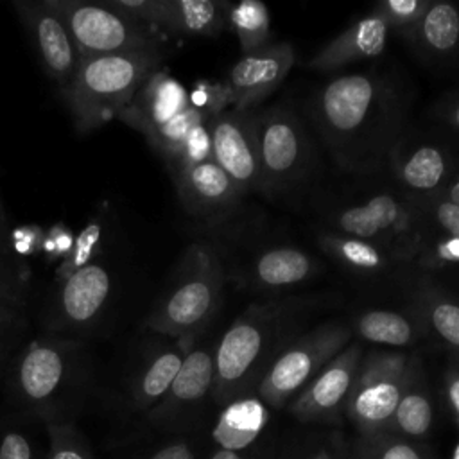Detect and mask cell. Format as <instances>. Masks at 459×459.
<instances>
[{"label": "cell", "instance_id": "9", "mask_svg": "<svg viewBox=\"0 0 459 459\" xmlns=\"http://www.w3.org/2000/svg\"><path fill=\"white\" fill-rule=\"evenodd\" d=\"M310 142L301 120L283 106L258 111L260 192L267 195L292 188L310 163Z\"/></svg>", "mask_w": 459, "mask_h": 459}, {"label": "cell", "instance_id": "24", "mask_svg": "<svg viewBox=\"0 0 459 459\" xmlns=\"http://www.w3.org/2000/svg\"><path fill=\"white\" fill-rule=\"evenodd\" d=\"M409 38L432 59H446L459 52V7L452 2H430Z\"/></svg>", "mask_w": 459, "mask_h": 459}, {"label": "cell", "instance_id": "23", "mask_svg": "<svg viewBox=\"0 0 459 459\" xmlns=\"http://www.w3.org/2000/svg\"><path fill=\"white\" fill-rule=\"evenodd\" d=\"M224 30L226 0H165L163 34L213 38Z\"/></svg>", "mask_w": 459, "mask_h": 459}, {"label": "cell", "instance_id": "5", "mask_svg": "<svg viewBox=\"0 0 459 459\" xmlns=\"http://www.w3.org/2000/svg\"><path fill=\"white\" fill-rule=\"evenodd\" d=\"M86 373L84 341L43 335L20 350L9 369L14 400L43 421L65 418L68 394Z\"/></svg>", "mask_w": 459, "mask_h": 459}, {"label": "cell", "instance_id": "41", "mask_svg": "<svg viewBox=\"0 0 459 459\" xmlns=\"http://www.w3.org/2000/svg\"><path fill=\"white\" fill-rule=\"evenodd\" d=\"M0 459H39L30 437L16 429H7L0 436Z\"/></svg>", "mask_w": 459, "mask_h": 459}, {"label": "cell", "instance_id": "21", "mask_svg": "<svg viewBox=\"0 0 459 459\" xmlns=\"http://www.w3.org/2000/svg\"><path fill=\"white\" fill-rule=\"evenodd\" d=\"M317 262L294 246L264 249L249 265V280L260 289H287L314 276Z\"/></svg>", "mask_w": 459, "mask_h": 459}, {"label": "cell", "instance_id": "25", "mask_svg": "<svg viewBox=\"0 0 459 459\" xmlns=\"http://www.w3.org/2000/svg\"><path fill=\"white\" fill-rule=\"evenodd\" d=\"M414 314L423 330H430L445 346L459 355V299L421 280L414 292Z\"/></svg>", "mask_w": 459, "mask_h": 459}, {"label": "cell", "instance_id": "49", "mask_svg": "<svg viewBox=\"0 0 459 459\" xmlns=\"http://www.w3.org/2000/svg\"><path fill=\"white\" fill-rule=\"evenodd\" d=\"M312 459H332L330 455H328V452H325V450H319Z\"/></svg>", "mask_w": 459, "mask_h": 459}, {"label": "cell", "instance_id": "40", "mask_svg": "<svg viewBox=\"0 0 459 459\" xmlns=\"http://www.w3.org/2000/svg\"><path fill=\"white\" fill-rule=\"evenodd\" d=\"M364 441L369 459H430L429 454H425L407 439L385 432L366 436Z\"/></svg>", "mask_w": 459, "mask_h": 459}, {"label": "cell", "instance_id": "10", "mask_svg": "<svg viewBox=\"0 0 459 459\" xmlns=\"http://www.w3.org/2000/svg\"><path fill=\"white\" fill-rule=\"evenodd\" d=\"M113 289V273L102 260L72 273L57 285L47 335L84 341L104 316Z\"/></svg>", "mask_w": 459, "mask_h": 459}, {"label": "cell", "instance_id": "11", "mask_svg": "<svg viewBox=\"0 0 459 459\" xmlns=\"http://www.w3.org/2000/svg\"><path fill=\"white\" fill-rule=\"evenodd\" d=\"M258 111L228 108L208 122L212 158L244 195L260 188Z\"/></svg>", "mask_w": 459, "mask_h": 459}, {"label": "cell", "instance_id": "7", "mask_svg": "<svg viewBox=\"0 0 459 459\" xmlns=\"http://www.w3.org/2000/svg\"><path fill=\"white\" fill-rule=\"evenodd\" d=\"M420 364V357L400 351H369L362 357L344 405L362 437L385 429Z\"/></svg>", "mask_w": 459, "mask_h": 459}, {"label": "cell", "instance_id": "30", "mask_svg": "<svg viewBox=\"0 0 459 459\" xmlns=\"http://www.w3.org/2000/svg\"><path fill=\"white\" fill-rule=\"evenodd\" d=\"M106 235H108L106 217L104 215L93 217L74 238V246H72V251L68 253V256L65 260H61V264L57 265L56 281L59 283L65 278H68L72 273H75L77 269H81L95 260H100V255L104 251Z\"/></svg>", "mask_w": 459, "mask_h": 459}, {"label": "cell", "instance_id": "3", "mask_svg": "<svg viewBox=\"0 0 459 459\" xmlns=\"http://www.w3.org/2000/svg\"><path fill=\"white\" fill-rule=\"evenodd\" d=\"M224 283L226 271L217 249L206 240L192 242L167 290L149 312L147 330L194 346L221 307Z\"/></svg>", "mask_w": 459, "mask_h": 459}, {"label": "cell", "instance_id": "43", "mask_svg": "<svg viewBox=\"0 0 459 459\" xmlns=\"http://www.w3.org/2000/svg\"><path fill=\"white\" fill-rule=\"evenodd\" d=\"M74 233L65 226H54L47 237H43V253L48 256V260L61 258L65 260L74 246Z\"/></svg>", "mask_w": 459, "mask_h": 459}, {"label": "cell", "instance_id": "14", "mask_svg": "<svg viewBox=\"0 0 459 459\" xmlns=\"http://www.w3.org/2000/svg\"><path fill=\"white\" fill-rule=\"evenodd\" d=\"M385 163L407 197L437 195L455 176L454 158L441 142L409 136L405 131L391 147Z\"/></svg>", "mask_w": 459, "mask_h": 459}, {"label": "cell", "instance_id": "17", "mask_svg": "<svg viewBox=\"0 0 459 459\" xmlns=\"http://www.w3.org/2000/svg\"><path fill=\"white\" fill-rule=\"evenodd\" d=\"M213 355L215 344L212 342H195L190 348L165 396L151 411H147V420L151 423H170L185 411L203 402L208 393H212Z\"/></svg>", "mask_w": 459, "mask_h": 459}, {"label": "cell", "instance_id": "35", "mask_svg": "<svg viewBox=\"0 0 459 459\" xmlns=\"http://www.w3.org/2000/svg\"><path fill=\"white\" fill-rule=\"evenodd\" d=\"M429 5L430 0H382L375 4L373 13L380 16L389 29L409 36Z\"/></svg>", "mask_w": 459, "mask_h": 459}, {"label": "cell", "instance_id": "44", "mask_svg": "<svg viewBox=\"0 0 459 459\" xmlns=\"http://www.w3.org/2000/svg\"><path fill=\"white\" fill-rule=\"evenodd\" d=\"M445 396L455 425L459 427V355H455L445 371Z\"/></svg>", "mask_w": 459, "mask_h": 459}, {"label": "cell", "instance_id": "33", "mask_svg": "<svg viewBox=\"0 0 459 459\" xmlns=\"http://www.w3.org/2000/svg\"><path fill=\"white\" fill-rule=\"evenodd\" d=\"M27 326L22 292L0 287V368L5 366Z\"/></svg>", "mask_w": 459, "mask_h": 459}, {"label": "cell", "instance_id": "31", "mask_svg": "<svg viewBox=\"0 0 459 459\" xmlns=\"http://www.w3.org/2000/svg\"><path fill=\"white\" fill-rule=\"evenodd\" d=\"M203 122H210V120L188 104V108H185L174 118H170L169 122L154 129L151 134H147L145 140L149 142L152 151L163 160V163L169 167L176 158L179 147L190 134V131Z\"/></svg>", "mask_w": 459, "mask_h": 459}, {"label": "cell", "instance_id": "42", "mask_svg": "<svg viewBox=\"0 0 459 459\" xmlns=\"http://www.w3.org/2000/svg\"><path fill=\"white\" fill-rule=\"evenodd\" d=\"M13 255H11V242L7 238V226H5V215L0 204V287L9 289V290H20V283L13 267Z\"/></svg>", "mask_w": 459, "mask_h": 459}, {"label": "cell", "instance_id": "13", "mask_svg": "<svg viewBox=\"0 0 459 459\" xmlns=\"http://www.w3.org/2000/svg\"><path fill=\"white\" fill-rule=\"evenodd\" d=\"M364 348L350 342L289 403L290 414L303 423H326L344 411Z\"/></svg>", "mask_w": 459, "mask_h": 459}, {"label": "cell", "instance_id": "45", "mask_svg": "<svg viewBox=\"0 0 459 459\" xmlns=\"http://www.w3.org/2000/svg\"><path fill=\"white\" fill-rule=\"evenodd\" d=\"M437 117L459 134V91L446 95L437 106Z\"/></svg>", "mask_w": 459, "mask_h": 459}, {"label": "cell", "instance_id": "12", "mask_svg": "<svg viewBox=\"0 0 459 459\" xmlns=\"http://www.w3.org/2000/svg\"><path fill=\"white\" fill-rule=\"evenodd\" d=\"M14 9L45 74L65 90L81 61L65 20L48 0H16Z\"/></svg>", "mask_w": 459, "mask_h": 459}, {"label": "cell", "instance_id": "46", "mask_svg": "<svg viewBox=\"0 0 459 459\" xmlns=\"http://www.w3.org/2000/svg\"><path fill=\"white\" fill-rule=\"evenodd\" d=\"M147 459H195V455L185 441H170L156 448Z\"/></svg>", "mask_w": 459, "mask_h": 459}, {"label": "cell", "instance_id": "19", "mask_svg": "<svg viewBox=\"0 0 459 459\" xmlns=\"http://www.w3.org/2000/svg\"><path fill=\"white\" fill-rule=\"evenodd\" d=\"M389 30L380 16L369 13L328 41L307 66L314 72H333L350 63L377 57L387 45Z\"/></svg>", "mask_w": 459, "mask_h": 459}, {"label": "cell", "instance_id": "28", "mask_svg": "<svg viewBox=\"0 0 459 459\" xmlns=\"http://www.w3.org/2000/svg\"><path fill=\"white\" fill-rule=\"evenodd\" d=\"M421 373L423 369L420 364L382 432L403 439L425 437L430 432L434 421V409L427 391L421 385Z\"/></svg>", "mask_w": 459, "mask_h": 459}, {"label": "cell", "instance_id": "20", "mask_svg": "<svg viewBox=\"0 0 459 459\" xmlns=\"http://www.w3.org/2000/svg\"><path fill=\"white\" fill-rule=\"evenodd\" d=\"M190 348L192 344L172 339L142 359L129 384V405L134 411L147 412L165 396Z\"/></svg>", "mask_w": 459, "mask_h": 459}, {"label": "cell", "instance_id": "8", "mask_svg": "<svg viewBox=\"0 0 459 459\" xmlns=\"http://www.w3.org/2000/svg\"><path fill=\"white\" fill-rule=\"evenodd\" d=\"M65 20L79 57L160 48L163 34L109 9L102 0H48Z\"/></svg>", "mask_w": 459, "mask_h": 459}, {"label": "cell", "instance_id": "39", "mask_svg": "<svg viewBox=\"0 0 459 459\" xmlns=\"http://www.w3.org/2000/svg\"><path fill=\"white\" fill-rule=\"evenodd\" d=\"M109 9L163 34L165 0H102Z\"/></svg>", "mask_w": 459, "mask_h": 459}, {"label": "cell", "instance_id": "29", "mask_svg": "<svg viewBox=\"0 0 459 459\" xmlns=\"http://www.w3.org/2000/svg\"><path fill=\"white\" fill-rule=\"evenodd\" d=\"M226 20L228 30L235 34L237 41L240 43L242 54L255 52L271 43V14L264 2H226Z\"/></svg>", "mask_w": 459, "mask_h": 459}, {"label": "cell", "instance_id": "50", "mask_svg": "<svg viewBox=\"0 0 459 459\" xmlns=\"http://www.w3.org/2000/svg\"><path fill=\"white\" fill-rule=\"evenodd\" d=\"M450 459H459V441L455 443V446H454V450H452V455H450Z\"/></svg>", "mask_w": 459, "mask_h": 459}, {"label": "cell", "instance_id": "34", "mask_svg": "<svg viewBox=\"0 0 459 459\" xmlns=\"http://www.w3.org/2000/svg\"><path fill=\"white\" fill-rule=\"evenodd\" d=\"M409 199L418 206L430 231L459 237V204L448 201L441 194Z\"/></svg>", "mask_w": 459, "mask_h": 459}, {"label": "cell", "instance_id": "4", "mask_svg": "<svg viewBox=\"0 0 459 459\" xmlns=\"http://www.w3.org/2000/svg\"><path fill=\"white\" fill-rule=\"evenodd\" d=\"M161 59V48L82 57L72 82L61 90L75 129L91 133L118 118Z\"/></svg>", "mask_w": 459, "mask_h": 459}, {"label": "cell", "instance_id": "48", "mask_svg": "<svg viewBox=\"0 0 459 459\" xmlns=\"http://www.w3.org/2000/svg\"><path fill=\"white\" fill-rule=\"evenodd\" d=\"M210 459H242L237 452L233 450H226V448H219L213 452V455Z\"/></svg>", "mask_w": 459, "mask_h": 459}, {"label": "cell", "instance_id": "6", "mask_svg": "<svg viewBox=\"0 0 459 459\" xmlns=\"http://www.w3.org/2000/svg\"><path fill=\"white\" fill-rule=\"evenodd\" d=\"M353 330L341 323H323L294 335L262 375L258 398L274 409L287 405L341 350L351 341Z\"/></svg>", "mask_w": 459, "mask_h": 459}, {"label": "cell", "instance_id": "2", "mask_svg": "<svg viewBox=\"0 0 459 459\" xmlns=\"http://www.w3.org/2000/svg\"><path fill=\"white\" fill-rule=\"evenodd\" d=\"M305 299L251 303L226 328L213 355V387L217 402L238 398L260 382L278 351L296 335Z\"/></svg>", "mask_w": 459, "mask_h": 459}, {"label": "cell", "instance_id": "32", "mask_svg": "<svg viewBox=\"0 0 459 459\" xmlns=\"http://www.w3.org/2000/svg\"><path fill=\"white\" fill-rule=\"evenodd\" d=\"M48 434V459H97L88 439L66 418L45 420Z\"/></svg>", "mask_w": 459, "mask_h": 459}, {"label": "cell", "instance_id": "47", "mask_svg": "<svg viewBox=\"0 0 459 459\" xmlns=\"http://www.w3.org/2000/svg\"><path fill=\"white\" fill-rule=\"evenodd\" d=\"M443 197H446L448 201L459 204V172H455V176L450 179V183L445 186V190L441 192Z\"/></svg>", "mask_w": 459, "mask_h": 459}, {"label": "cell", "instance_id": "16", "mask_svg": "<svg viewBox=\"0 0 459 459\" xmlns=\"http://www.w3.org/2000/svg\"><path fill=\"white\" fill-rule=\"evenodd\" d=\"M181 206L188 215L217 222L237 210L244 194L230 176L213 161L188 167L172 176Z\"/></svg>", "mask_w": 459, "mask_h": 459}, {"label": "cell", "instance_id": "22", "mask_svg": "<svg viewBox=\"0 0 459 459\" xmlns=\"http://www.w3.org/2000/svg\"><path fill=\"white\" fill-rule=\"evenodd\" d=\"M267 420V407L258 396H238L219 412L212 434L219 448L238 452L260 436Z\"/></svg>", "mask_w": 459, "mask_h": 459}, {"label": "cell", "instance_id": "36", "mask_svg": "<svg viewBox=\"0 0 459 459\" xmlns=\"http://www.w3.org/2000/svg\"><path fill=\"white\" fill-rule=\"evenodd\" d=\"M416 262L427 271L459 265V237L443 235L429 230L416 256Z\"/></svg>", "mask_w": 459, "mask_h": 459}, {"label": "cell", "instance_id": "27", "mask_svg": "<svg viewBox=\"0 0 459 459\" xmlns=\"http://www.w3.org/2000/svg\"><path fill=\"white\" fill-rule=\"evenodd\" d=\"M355 332L368 342L403 348L416 342L423 326L416 314L407 316L398 310L371 308L357 316Z\"/></svg>", "mask_w": 459, "mask_h": 459}, {"label": "cell", "instance_id": "38", "mask_svg": "<svg viewBox=\"0 0 459 459\" xmlns=\"http://www.w3.org/2000/svg\"><path fill=\"white\" fill-rule=\"evenodd\" d=\"M188 102L208 120L231 108V97L226 82L212 79L197 81L188 91Z\"/></svg>", "mask_w": 459, "mask_h": 459}, {"label": "cell", "instance_id": "18", "mask_svg": "<svg viewBox=\"0 0 459 459\" xmlns=\"http://www.w3.org/2000/svg\"><path fill=\"white\" fill-rule=\"evenodd\" d=\"M188 90L167 68L160 66L140 86L118 118L147 136L188 108Z\"/></svg>", "mask_w": 459, "mask_h": 459}, {"label": "cell", "instance_id": "26", "mask_svg": "<svg viewBox=\"0 0 459 459\" xmlns=\"http://www.w3.org/2000/svg\"><path fill=\"white\" fill-rule=\"evenodd\" d=\"M317 242L330 258L359 274H382L398 264L385 247L357 237L335 233L332 230L321 231L317 235Z\"/></svg>", "mask_w": 459, "mask_h": 459}, {"label": "cell", "instance_id": "37", "mask_svg": "<svg viewBox=\"0 0 459 459\" xmlns=\"http://www.w3.org/2000/svg\"><path fill=\"white\" fill-rule=\"evenodd\" d=\"M212 158V138H210V127L208 122H203L199 126H195L190 134L186 136V140L183 142V145L179 147L176 158L172 160V163L167 167L170 176H176L178 172L210 161Z\"/></svg>", "mask_w": 459, "mask_h": 459}, {"label": "cell", "instance_id": "1", "mask_svg": "<svg viewBox=\"0 0 459 459\" xmlns=\"http://www.w3.org/2000/svg\"><path fill=\"white\" fill-rule=\"evenodd\" d=\"M310 113L333 160L351 172H368L387 161L403 133L400 95L377 74L333 77L316 91Z\"/></svg>", "mask_w": 459, "mask_h": 459}, {"label": "cell", "instance_id": "15", "mask_svg": "<svg viewBox=\"0 0 459 459\" xmlns=\"http://www.w3.org/2000/svg\"><path fill=\"white\" fill-rule=\"evenodd\" d=\"M294 63L296 52L287 41L267 43L255 52L242 54L224 79L231 108L256 109L283 82Z\"/></svg>", "mask_w": 459, "mask_h": 459}]
</instances>
